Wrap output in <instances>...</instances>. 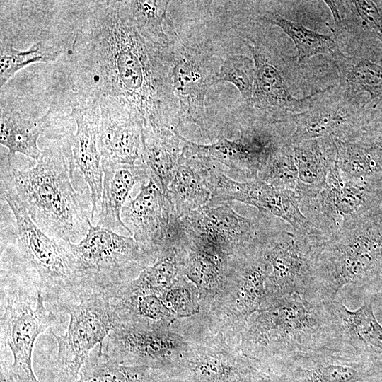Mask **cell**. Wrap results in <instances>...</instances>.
<instances>
[{
	"instance_id": "obj_1",
	"label": "cell",
	"mask_w": 382,
	"mask_h": 382,
	"mask_svg": "<svg viewBox=\"0 0 382 382\" xmlns=\"http://www.w3.org/2000/svg\"><path fill=\"white\" fill-rule=\"evenodd\" d=\"M71 54L76 102L116 106L144 128L178 129L172 44L144 33L127 1H97L76 32Z\"/></svg>"
},
{
	"instance_id": "obj_2",
	"label": "cell",
	"mask_w": 382,
	"mask_h": 382,
	"mask_svg": "<svg viewBox=\"0 0 382 382\" xmlns=\"http://www.w3.org/2000/svg\"><path fill=\"white\" fill-rule=\"evenodd\" d=\"M70 134L50 137L34 166L16 168L6 158L1 163V189L13 192L34 223L50 237L76 243L91 222L90 189L75 168Z\"/></svg>"
},
{
	"instance_id": "obj_3",
	"label": "cell",
	"mask_w": 382,
	"mask_h": 382,
	"mask_svg": "<svg viewBox=\"0 0 382 382\" xmlns=\"http://www.w3.org/2000/svg\"><path fill=\"white\" fill-rule=\"evenodd\" d=\"M331 301H311L296 292L270 301L248 318L246 356L279 368L318 352L342 349Z\"/></svg>"
},
{
	"instance_id": "obj_4",
	"label": "cell",
	"mask_w": 382,
	"mask_h": 382,
	"mask_svg": "<svg viewBox=\"0 0 382 382\" xmlns=\"http://www.w3.org/2000/svg\"><path fill=\"white\" fill-rule=\"evenodd\" d=\"M311 256L317 301L335 300L348 284L371 298L382 280V203L346 218Z\"/></svg>"
},
{
	"instance_id": "obj_5",
	"label": "cell",
	"mask_w": 382,
	"mask_h": 382,
	"mask_svg": "<svg viewBox=\"0 0 382 382\" xmlns=\"http://www.w3.org/2000/svg\"><path fill=\"white\" fill-rule=\"evenodd\" d=\"M1 198L14 218L13 226H1V257H9L12 263L9 272H6L37 285L52 308L63 311L67 305L78 302L81 294L70 265L65 241L43 232L13 192L1 189Z\"/></svg>"
},
{
	"instance_id": "obj_6",
	"label": "cell",
	"mask_w": 382,
	"mask_h": 382,
	"mask_svg": "<svg viewBox=\"0 0 382 382\" xmlns=\"http://www.w3.org/2000/svg\"><path fill=\"white\" fill-rule=\"evenodd\" d=\"M65 248L81 298L111 295L149 265L133 237L91 222L81 241L65 242Z\"/></svg>"
},
{
	"instance_id": "obj_7",
	"label": "cell",
	"mask_w": 382,
	"mask_h": 382,
	"mask_svg": "<svg viewBox=\"0 0 382 382\" xmlns=\"http://www.w3.org/2000/svg\"><path fill=\"white\" fill-rule=\"evenodd\" d=\"M1 349L8 348L12 362L6 366L16 382H40L32 357L38 336L56 321L41 289L14 274L1 272Z\"/></svg>"
},
{
	"instance_id": "obj_8",
	"label": "cell",
	"mask_w": 382,
	"mask_h": 382,
	"mask_svg": "<svg viewBox=\"0 0 382 382\" xmlns=\"http://www.w3.org/2000/svg\"><path fill=\"white\" fill-rule=\"evenodd\" d=\"M69 316L66 330L57 335L54 364L55 382H74L91 352L102 343L119 325L118 318L109 295L93 294L67 305Z\"/></svg>"
},
{
	"instance_id": "obj_9",
	"label": "cell",
	"mask_w": 382,
	"mask_h": 382,
	"mask_svg": "<svg viewBox=\"0 0 382 382\" xmlns=\"http://www.w3.org/2000/svg\"><path fill=\"white\" fill-rule=\"evenodd\" d=\"M277 217L258 212L255 218L236 212L227 202L207 204L180 218L186 238L214 248L229 258L259 248Z\"/></svg>"
},
{
	"instance_id": "obj_10",
	"label": "cell",
	"mask_w": 382,
	"mask_h": 382,
	"mask_svg": "<svg viewBox=\"0 0 382 382\" xmlns=\"http://www.w3.org/2000/svg\"><path fill=\"white\" fill-rule=\"evenodd\" d=\"M121 219L149 265L169 250L179 249L184 233L181 219L152 176L140 183L137 195L123 207Z\"/></svg>"
},
{
	"instance_id": "obj_11",
	"label": "cell",
	"mask_w": 382,
	"mask_h": 382,
	"mask_svg": "<svg viewBox=\"0 0 382 382\" xmlns=\"http://www.w3.org/2000/svg\"><path fill=\"white\" fill-rule=\"evenodd\" d=\"M207 180L211 192L209 204L238 201L281 219L299 236L313 237L318 233L303 214L301 199L295 190L274 188L258 178L234 180L217 163L209 166Z\"/></svg>"
},
{
	"instance_id": "obj_12",
	"label": "cell",
	"mask_w": 382,
	"mask_h": 382,
	"mask_svg": "<svg viewBox=\"0 0 382 382\" xmlns=\"http://www.w3.org/2000/svg\"><path fill=\"white\" fill-rule=\"evenodd\" d=\"M261 250L270 269L266 281L268 303L293 292L317 301L311 246L307 238L286 230L277 221Z\"/></svg>"
},
{
	"instance_id": "obj_13",
	"label": "cell",
	"mask_w": 382,
	"mask_h": 382,
	"mask_svg": "<svg viewBox=\"0 0 382 382\" xmlns=\"http://www.w3.org/2000/svg\"><path fill=\"white\" fill-rule=\"evenodd\" d=\"M110 359L161 372L185 350L184 340L161 324L131 323L112 330L101 343Z\"/></svg>"
},
{
	"instance_id": "obj_14",
	"label": "cell",
	"mask_w": 382,
	"mask_h": 382,
	"mask_svg": "<svg viewBox=\"0 0 382 382\" xmlns=\"http://www.w3.org/2000/svg\"><path fill=\"white\" fill-rule=\"evenodd\" d=\"M381 202L377 189L345 178L337 161L322 190L316 197L301 200V209L323 238L337 229L346 218Z\"/></svg>"
},
{
	"instance_id": "obj_15",
	"label": "cell",
	"mask_w": 382,
	"mask_h": 382,
	"mask_svg": "<svg viewBox=\"0 0 382 382\" xmlns=\"http://www.w3.org/2000/svg\"><path fill=\"white\" fill-rule=\"evenodd\" d=\"M245 41L255 64L249 105L258 110L271 125L287 122L290 115L307 109L318 91L304 98H295L289 89L277 56L259 40L246 37Z\"/></svg>"
},
{
	"instance_id": "obj_16",
	"label": "cell",
	"mask_w": 382,
	"mask_h": 382,
	"mask_svg": "<svg viewBox=\"0 0 382 382\" xmlns=\"http://www.w3.org/2000/svg\"><path fill=\"white\" fill-rule=\"evenodd\" d=\"M172 83L178 102L177 129L190 123L197 125L201 133L208 134L206 125L205 96L216 83L214 71L202 52L184 44L173 42Z\"/></svg>"
},
{
	"instance_id": "obj_17",
	"label": "cell",
	"mask_w": 382,
	"mask_h": 382,
	"mask_svg": "<svg viewBox=\"0 0 382 382\" xmlns=\"http://www.w3.org/2000/svg\"><path fill=\"white\" fill-rule=\"evenodd\" d=\"M318 91L309 107L290 115L287 122L295 125L286 142L294 145L301 141L331 136L341 137L358 129L361 121L354 103L355 95L338 86Z\"/></svg>"
},
{
	"instance_id": "obj_18",
	"label": "cell",
	"mask_w": 382,
	"mask_h": 382,
	"mask_svg": "<svg viewBox=\"0 0 382 382\" xmlns=\"http://www.w3.org/2000/svg\"><path fill=\"white\" fill-rule=\"evenodd\" d=\"M289 382H364L382 370L347 349H327L297 359L280 366Z\"/></svg>"
},
{
	"instance_id": "obj_19",
	"label": "cell",
	"mask_w": 382,
	"mask_h": 382,
	"mask_svg": "<svg viewBox=\"0 0 382 382\" xmlns=\"http://www.w3.org/2000/svg\"><path fill=\"white\" fill-rule=\"evenodd\" d=\"M71 115L76 125V132L69 137L72 160L90 189L93 224L100 209L103 178L98 139L100 109L98 103L76 102Z\"/></svg>"
},
{
	"instance_id": "obj_20",
	"label": "cell",
	"mask_w": 382,
	"mask_h": 382,
	"mask_svg": "<svg viewBox=\"0 0 382 382\" xmlns=\"http://www.w3.org/2000/svg\"><path fill=\"white\" fill-rule=\"evenodd\" d=\"M181 140L183 154L208 159L248 180L257 178L267 159L264 141L247 130H241L236 139L229 140L219 136L216 141L209 144H197L183 136Z\"/></svg>"
},
{
	"instance_id": "obj_21",
	"label": "cell",
	"mask_w": 382,
	"mask_h": 382,
	"mask_svg": "<svg viewBox=\"0 0 382 382\" xmlns=\"http://www.w3.org/2000/svg\"><path fill=\"white\" fill-rule=\"evenodd\" d=\"M98 147L103 164H136L142 162L144 125L122 109L107 104L98 105Z\"/></svg>"
},
{
	"instance_id": "obj_22",
	"label": "cell",
	"mask_w": 382,
	"mask_h": 382,
	"mask_svg": "<svg viewBox=\"0 0 382 382\" xmlns=\"http://www.w3.org/2000/svg\"><path fill=\"white\" fill-rule=\"evenodd\" d=\"M330 307L342 348L382 370V325L372 303L365 301L356 310H349L335 299Z\"/></svg>"
},
{
	"instance_id": "obj_23",
	"label": "cell",
	"mask_w": 382,
	"mask_h": 382,
	"mask_svg": "<svg viewBox=\"0 0 382 382\" xmlns=\"http://www.w3.org/2000/svg\"><path fill=\"white\" fill-rule=\"evenodd\" d=\"M102 167L103 189L96 225L117 233L123 230L129 233L121 219L122 209L132 187L148 181L150 171L141 162L133 165L103 164Z\"/></svg>"
},
{
	"instance_id": "obj_24",
	"label": "cell",
	"mask_w": 382,
	"mask_h": 382,
	"mask_svg": "<svg viewBox=\"0 0 382 382\" xmlns=\"http://www.w3.org/2000/svg\"><path fill=\"white\" fill-rule=\"evenodd\" d=\"M253 359L219 351H204L185 363L191 382H272Z\"/></svg>"
},
{
	"instance_id": "obj_25",
	"label": "cell",
	"mask_w": 382,
	"mask_h": 382,
	"mask_svg": "<svg viewBox=\"0 0 382 382\" xmlns=\"http://www.w3.org/2000/svg\"><path fill=\"white\" fill-rule=\"evenodd\" d=\"M291 146L298 171L295 191L301 200L313 198L322 190L330 170L337 162L335 143L332 137L328 136Z\"/></svg>"
},
{
	"instance_id": "obj_26",
	"label": "cell",
	"mask_w": 382,
	"mask_h": 382,
	"mask_svg": "<svg viewBox=\"0 0 382 382\" xmlns=\"http://www.w3.org/2000/svg\"><path fill=\"white\" fill-rule=\"evenodd\" d=\"M206 170V159L182 152L166 193L180 219L209 202Z\"/></svg>"
},
{
	"instance_id": "obj_27",
	"label": "cell",
	"mask_w": 382,
	"mask_h": 382,
	"mask_svg": "<svg viewBox=\"0 0 382 382\" xmlns=\"http://www.w3.org/2000/svg\"><path fill=\"white\" fill-rule=\"evenodd\" d=\"M182 149L181 134L178 129H143L142 162L165 194L179 163Z\"/></svg>"
},
{
	"instance_id": "obj_28",
	"label": "cell",
	"mask_w": 382,
	"mask_h": 382,
	"mask_svg": "<svg viewBox=\"0 0 382 382\" xmlns=\"http://www.w3.org/2000/svg\"><path fill=\"white\" fill-rule=\"evenodd\" d=\"M51 111L34 117L18 111L1 113L0 143L8 149L6 158L13 160L17 153L37 161L41 154L37 141L50 125Z\"/></svg>"
},
{
	"instance_id": "obj_29",
	"label": "cell",
	"mask_w": 382,
	"mask_h": 382,
	"mask_svg": "<svg viewBox=\"0 0 382 382\" xmlns=\"http://www.w3.org/2000/svg\"><path fill=\"white\" fill-rule=\"evenodd\" d=\"M339 74V87L357 95L367 92L370 99L364 107L382 100V66L368 59L349 57L338 49L331 55Z\"/></svg>"
},
{
	"instance_id": "obj_30",
	"label": "cell",
	"mask_w": 382,
	"mask_h": 382,
	"mask_svg": "<svg viewBox=\"0 0 382 382\" xmlns=\"http://www.w3.org/2000/svg\"><path fill=\"white\" fill-rule=\"evenodd\" d=\"M159 374L145 366L123 364L110 359L100 343L91 352L74 382H158Z\"/></svg>"
},
{
	"instance_id": "obj_31",
	"label": "cell",
	"mask_w": 382,
	"mask_h": 382,
	"mask_svg": "<svg viewBox=\"0 0 382 382\" xmlns=\"http://www.w3.org/2000/svg\"><path fill=\"white\" fill-rule=\"evenodd\" d=\"M180 267L178 250H170L146 265L137 277L122 286L116 293L127 296L156 294L161 296L178 277Z\"/></svg>"
},
{
	"instance_id": "obj_32",
	"label": "cell",
	"mask_w": 382,
	"mask_h": 382,
	"mask_svg": "<svg viewBox=\"0 0 382 382\" xmlns=\"http://www.w3.org/2000/svg\"><path fill=\"white\" fill-rule=\"evenodd\" d=\"M262 21L280 28L291 39L297 51L298 63L319 54L332 55L340 49L329 36L310 30L301 23L286 19L277 12L267 11Z\"/></svg>"
},
{
	"instance_id": "obj_33",
	"label": "cell",
	"mask_w": 382,
	"mask_h": 382,
	"mask_svg": "<svg viewBox=\"0 0 382 382\" xmlns=\"http://www.w3.org/2000/svg\"><path fill=\"white\" fill-rule=\"evenodd\" d=\"M60 52L37 42L29 50H18L6 39L0 43V86L5 83L19 70L35 62H51L57 59Z\"/></svg>"
},
{
	"instance_id": "obj_34",
	"label": "cell",
	"mask_w": 382,
	"mask_h": 382,
	"mask_svg": "<svg viewBox=\"0 0 382 382\" xmlns=\"http://www.w3.org/2000/svg\"><path fill=\"white\" fill-rule=\"evenodd\" d=\"M257 178L274 188L295 190L298 171L293 157L292 146L286 140L270 156Z\"/></svg>"
},
{
	"instance_id": "obj_35",
	"label": "cell",
	"mask_w": 382,
	"mask_h": 382,
	"mask_svg": "<svg viewBox=\"0 0 382 382\" xmlns=\"http://www.w3.org/2000/svg\"><path fill=\"white\" fill-rule=\"evenodd\" d=\"M169 3V1H127L140 29L164 46H170L172 43L163 25Z\"/></svg>"
},
{
	"instance_id": "obj_36",
	"label": "cell",
	"mask_w": 382,
	"mask_h": 382,
	"mask_svg": "<svg viewBox=\"0 0 382 382\" xmlns=\"http://www.w3.org/2000/svg\"><path fill=\"white\" fill-rule=\"evenodd\" d=\"M255 81V64L253 59L243 55L228 56L218 69L216 83H232L248 105L252 99Z\"/></svg>"
},
{
	"instance_id": "obj_37",
	"label": "cell",
	"mask_w": 382,
	"mask_h": 382,
	"mask_svg": "<svg viewBox=\"0 0 382 382\" xmlns=\"http://www.w3.org/2000/svg\"><path fill=\"white\" fill-rule=\"evenodd\" d=\"M196 288L183 277H178L168 289L160 296L172 314L185 317L195 314L199 304Z\"/></svg>"
},
{
	"instance_id": "obj_38",
	"label": "cell",
	"mask_w": 382,
	"mask_h": 382,
	"mask_svg": "<svg viewBox=\"0 0 382 382\" xmlns=\"http://www.w3.org/2000/svg\"><path fill=\"white\" fill-rule=\"evenodd\" d=\"M350 9L363 25L374 37L382 42V8L374 1H345Z\"/></svg>"
},
{
	"instance_id": "obj_39",
	"label": "cell",
	"mask_w": 382,
	"mask_h": 382,
	"mask_svg": "<svg viewBox=\"0 0 382 382\" xmlns=\"http://www.w3.org/2000/svg\"><path fill=\"white\" fill-rule=\"evenodd\" d=\"M333 16L335 24L339 26L342 24V20L341 19L340 14L339 13L338 6L336 1H325Z\"/></svg>"
},
{
	"instance_id": "obj_40",
	"label": "cell",
	"mask_w": 382,
	"mask_h": 382,
	"mask_svg": "<svg viewBox=\"0 0 382 382\" xmlns=\"http://www.w3.org/2000/svg\"><path fill=\"white\" fill-rule=\"evenodd\" d=\"M371 299L378 304L377 306L382 313V280L374 291Z\"/></svg>"
},
{
	"instance_id": "obj_41",
	"label": "cell",
	"mask_w": 382,
	"mask_h": 382,
	"mask_svg": "<svg viewBox=\"0 0 382 382\" xmlns=\"http://www.w3.org/2000/svg\"><path fill=\"white\" fill-rule=\"evenodd\" d=\"M0 378L1 382H16L13 377L8 373L6 368L3 365H1Z\"/></svg>"
},
{
	"instance_id": "obj_42",
	"label": "cell",
	"mask_w": 382,
	"mask_h": 382,
	"mask_svg": "<svg viewBox=\"0 0 382 382\" xmlns=\"http://www.w3.org/2000/svg\"><path fill=\"white\" fill-rule=\"evenodd\" d=\"M158 382H161V381H159Z\"/></svg>"
}]
</instances>
